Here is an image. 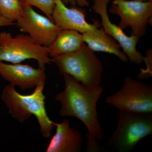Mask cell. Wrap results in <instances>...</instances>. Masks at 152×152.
Listing matches in <instances>:
<instances>
[{
	"instance_id": "cell-1",
	"label": "cell",
	"mask_w": 152,
	"mask_h": 152,
	"mask_svg": "<svg viewBox=\"0 0 152 152\" xmlns=\"http://www.w3.org/2000/svg\"><path fill=\"white\" fill-rule=\"evenodd\" d=\"M65 88L57 94L55 100L61 105L62 117H74L86 126L88 134L98 141L104 138L103 130L98 118L97 104L103 92L102 87H92L83 84L67 74H64Z\"/></svg>"
},
{
	"instance_id": "cell-2",
	"label": "cell",
	"mask_w": 152,
	"mask_h": 152,
	"mask_svg": "<svg viewBox=\"0 0 152 152\" xmlns=\"http://www.w3.org/2000/svg\"><path fill=\"white\" fill-rule=\"evenodd\" d=\"M45 84L37 85L31 94L26 95L19 94L14 86L9 84L4 88L1 97L11 115L19 122L22 124L32 115L35 116L42 135L44 137L49 138L56 123L52 121L47 114L43 93Z\"/></svg>"
},
{
	"instance_id": "cell-3",
	"label": "cell",
	"mask_w": 152,
	"mask_h": 152,
	"mask_svg": "<svg viewBox=\"0 0 152 152\" xmlns=\"http://www.w3.org/2000/svg\"><path fill=\"white\" fill-rule=\"evenodd\" d=\"M51 58L61 75L67 74L88 86H100L102 63L87 45L75 53Z\"/></svg>"
},
{
	"instance_id": "cell-4",
	"label": "cell",
	"mask_w": 152,
	"mask_h": 152,
	"mask_svg": "<svg viewBox=\"0 0 152 152\" xmlns=\"http://www.w3.org/2000/svg\"><path fill=\"white\" fill-rule=\"evenodd\" d=\"M116 128L107 145L117 151L129 152L141 140L152 134V113L119 110Z\"/></svg>"
},
{
	"instance_id": "cell-5",
	"label": "cell",
	"mask_w": 152,
	"mask_h": 152,
	"mask_svg": "<svg viewBox=\"0 0 152 152\" xmlns=\"http://www.w3.org/2000/svg\"><path fill=\"white\" fill-rule=\"evenodd\" d=\"M36 60L39 68H45L53 62L47 47L37 43L30 36L0 33V61L19 64L27 59Z\"/></svg>"
},
{
	"instance_id": "cell-6",
	"label": "cell",
	"mask_w": 152,
	"mask_h": 152,
	"mask_svg": "<svg viewBox=\"0 0 152 152\" xmlns=\"http://www.w3.org/2000/svg\"><path fill=\"white\" fill-rule=\"evenodd\" d=\"M105 102L119 110L152 113V86L127 77L121 89Z\"/></svg>"
},
{
	"instance_id": "cell-7",
	"label": "cell",
	"mask_w": 152,
	"mask_h": 152,
	"mask_svg": "<svg viewBox=\"0 0 152 152\" xmlns=\"http://www.w3.org/2000/svg\"><path fill=\"white\" fill-rule=\"evenodd\" d=\"M110 12L120 18L118 26L123 30L131 28L132 35L141 38L145 35L147 25L152 22V1L137 0H112Z\"/></svg>"
},
{
	"instance_id": "cell-8",
	"label": "cell",
	"mask_w": 152,
	"mask_h": 152,
	"mask_svg": "<svg viewBox=\"0 0 152 152\" xmlns=\"http://www.w3.org/2000/svg\"><path fill=\"white\" fill-rule=\"evenodd\" d=\"M17 27L22 32L27 33L37 43L48 47L61 30L47 16L38 13L32 7L22 6V14L16 21Z\"/></svg>"
},
{
	"instance_id": "cell-9",
	"label": "cell",
	"mask_w": 152,
	"mask_h": 152,
	"mask_svg": "<svg viewBox=\"0 0 152 152\" xmlns=\"http://www.w3.org/2000/svg\"><path fill=\"white\" fill-rule=\"evenodd\" d=\"M110 1L94 0L92 9L100 16L102 28L119 44L128 60L134 64H140L143 62V56L137 49V43L140 38L133 35L128 36L118 26L111 21L107 11Z\"/></svg>"
},
{
	"instance_id": "cell-10",
	"label": "cell",
	"mask_w": 152,
	"mask_h": 152,
	"mask_svg": "<svg viewBox=\"0 0 152 152\" xmlns=\"http://www.w3.org/2000/svg\"><path fill=\"white\" fill-rule=\"evenodd\" d=\"M0 76L10 83L23 90L31 88L45 83L46 74L45 68L35 69L28 64H12L0 61Z\"/></svg>"
},
{
	"instance_id": "cell-11",
	"label": "cell",
	"mask_w": 152,
	"mask_h": 152,
	"mask_svg": "<svg viewBox=\"0 0 152 152\" xmlns=\"http://www.w3.org/2000/svg\"><path fill=\"white\" fill-rule=\"evenodd\" d=\"M56 6L52 14L53 20L61 29L75 30L81 34L100 28L99 22L94 20L89 23L86 19L83 9L76 7L68 8L62 0H55Z\"/></svg>"
},
{
	"instance_id": "cell-12",
	"label": "cell",
	"mask_w": 152,
	"mask_h": 152,
	"mask_svg": "<svg viewBox=\"0 0 152 152\" xmlns=\"http://www.w3.org/2000/svg\"><path fill=\"white\" fill-rule=\"evenodd\" d=\"M56 133L53 136L46 152H80L83 138L81 133L71 127L69 121L64 119L61 123H55Z\"/></svg>"
},
{
	"instance_id": "cell-13",
	"label": "cell",
	"mask_w": 152,
	"mask_h": 152,
	"mask_svg": "<svg viewBox=\"0 0 152 152\" xmlns=\"http://www.w3.org/2000/svg\"><path fill=\"white\" fill-rule=\"evenodd\" d=\"M83 39L87 46L94 52H103L113 54L122 61L126 62V55L121 50V47L116 41L108 34L102 28L83 34Z\"/></svg>"
},
{
	"instance_id": "cell-14",
	"label": "cell",
	"mask_w": 152,
	"mask_h": 152,
	"mask_svg": "<svg viewBox=\"0 0 152 152\" xmlns=\"http://www.w3.org/2000/svg\"><path fill=\"white\" fill-rule=\"evenodd\" d=\"M86 45L83 34L75 30L62 29L47 48L51 58L75 53Z\"/></svg>"
},
{
	"instance_id": "cell-15",
	"label": "cell",
	"mask_w": 152,
	"mask_h": 152,
	"mask_svg": "<svg viewBox=\"0 0 152 152\" xmlns=\"http://www.w3.org/2000/svg\"><path fill=\"white\" fill-rule=\"evenodd\" d=\"M0 13L6 18L16 21L22 14L20 0H0Z\"/></svg>"
},
{
	"instance_id": "cell-16",
	"label": "cell",
	"mask_w": 152,
	"mask_h": 152,
	"mask_svg": "<svg viewBox=\"0 0 152 152\" xmlns=\"http://www.w3.org/2000/svg\"><path fill=\"white\" fill-rule=\"evenodd\" d=\"M22 6L35 7L53 20L52 14L56 6L55 0H20Z\"/></svg>"
},
{
	"instance_id": "cell-17",
	"label": "cell",
	"mask_w": 152,
	"mask_h": 152,
	"mask_svg": "<svg viewBox=\"0 0 152 152\" xmlns=\"http://www.w3.org/2000/svg\"><path fill=\"white\" fill-rule=\"evenodd\" d=\"M143 61L145 63V69H141V72L138 75V78L140 80H146L150 78L152 76V50L148 49L146 51L145 56H143Z\"/></svg>"
},
{
	"instance_id": "cell-18",
	"label": "cell",
	"mask_w": 152,
	"mask_h": 152,
	"mask_svg": "<svg viewBox=\"0 0 152 152\" xmlns=\"http://www.w3.org/2000/svg\"><path fill=\"white\" fill-rule=\"evenodd\" d=\"M87 151L88 152H97L99 151L97 144V140L94 137L87 134Z\"/></svg>"
},
{
	"instance_id": "cell-19",
	"label": "cell",
	"mask_w": 152,
	"mask_h": 152,
	"mask_svg": "<svg viewBox=\"0 0 152 152\" xmlns=\"http://www.w3.org/2000/svg\"><path fill=\"white\" fill-rule=\"evenodd\" d=\"M15 23L2 16L0 17V27L13 26Z\"/></svg>"
},
{
	"instance_id": "cell-20",
	"label": "cell",
	"mask_w": 152,
	"mask_h": 152,
	"mask_svg": "<svg viewBox=\"0 0 152 152\" xmlns=\"http://www.w3.org/2000/svg\"><path fill=\"white\" fill-rule=\"evenodd\" d=\"M76 1L77 4L80 7H88L89 6V3L87 0H76Z\"/></svg>"
},
{
	"instance_id": "cell-21",
	"label": "cell",
	"mask_w": 152,
	"mask_h": 152,
	"mask_svg": "<svg viewBox=\"0 0 152 152\" xmlns=\"http://www.w3.org/2000/svg\"><path fill=\"white\" fill-rule=\"evenodd\" d=\"M62 1L66 5L70 4L72 7H75L77 5L76 0H62Z\"/></svg>"
},
{
	"instance_id": "cell-22",
	"label": "cell",
	"mask_w": 152,
	"mask_h": 152,
	"mask_svg": "<svg viewBox=\"0 0 152 152\" xmlns=\"http://www.w3.org/2000/svg\"><path fill=\"white\" fill-rule=\"evenodd\" d=\"M137 1L142 2L152 1V0H137Z\"/></svg>"
},
{
	"instance_id": "cell-23",
	"label": "cell",
	"mask_w": 152,
	"mask_h": 152,
	"mask_svg": "<svg viewBox=\"0 0 152 152\" xmlns=\"http://www.w3.org/2000/svg\"><path fill=\"white\" fill-rule=\"evenodd\" d=\"M1 13H0V17H1Z\"/></svg>"
}]
</instances>
